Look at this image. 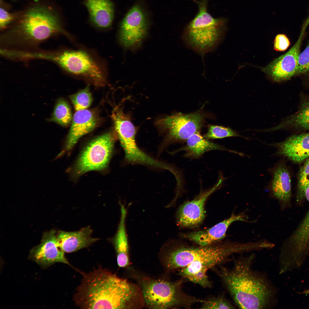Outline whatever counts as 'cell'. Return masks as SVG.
Segmentation results:
<instances>
[{
	"instance_id": "obj_22",
	"label": "cell",
	"mask_w": 309,
	"mask_h": 309,
	"mask_svg": "<svg viewBox=\"0 0 309 309\" xmlns=\"http://www.w3.org/2000/svg\"><path fill=\"white\" fill-rule=\"evenodd\" d=\"M270 191L279 201L286 202L290 199L291 193V179L289 171L283 164L276 165L271 170Z\"/></svg>"
},
{
	"instance_id": "obj_4",
	"label": "cell",
	"mask_w": 309,
	"mask_h": 309,
	"mask_svg": "<svg viewBox=\"0 0 309 309\" xmlns=\"http://www.w3.org/2000/svg\"><path fill=\"white\" fill-rule=\"evenodd\" d=\"M58 33L69 37L55 8L36 3L21 11L14 25L3 35L2 41L9 44L32 45Z\"/></svg>"
},
{
	"instance_id": "obj_21",
	"label": "cell",
	"mask_w": 309,
	"mask_h": 309,
	"mask_svg": "<svg viewBox=\"0 0 309 309\" xmlns=\"http://www.w3.org/2000/svg\"><path fill=\"white\" fill-rule=\"evenodd\" d=\"M119 204L120 219L113 241L116 254L118 265L121 268H127L130 264L128 241L126 227L127 210L122 203L120 202Z\"/></svg>"
},
{
	"instance_id": "obj_35",
	"label": "cell",
	"mask_w": 309,
	"mask_h": 309,
	"mask_svg": "<svg viewBox=\"0 0 309 309\" xmlns=\"http://www.w3.org/2000/svg\"></svg>"
},
{
	"instance_id": "obj_10",
	"label": "cell",
	"mask_w": 309,
	"mask_h": 309,
	"mask_svg": "<svg viewBox=\"0 0 309 309\" xmlns=\"http://www.w3.org/2000/svg\"><path fill=\"white\" fill-rule=\"evenodd\" d=\"M204 120L199 112L184 114L177 113L158 120L157 124L167 133L165 143L187 140L195 133L199 132Z\"/></svg>"
},
{
	"instance_id": "obj_6",
	"label": "cell",
	"mask_w": 309,
	"mask_h": 309,
	"mask_svg": "<svg viewBox=\"0 0 309 309\" xmlns=\"http://www.w3.org/2000/svg\"><path fill=\"white\" fill-rule=\"evenodd\" d=\"M35 56L54 62L68 74L88 80L96 86H102L106 84L104 64L87 50L64 49L53 53H37Z\"/></svg>"
},
{
	"instance_id": "obj_32",
	"label": "cell",
	"mask_w": 309,
	"mask_h": 309,
	"mask_svg": "<svg viewBox=\"0 0 309 309\" xmlns=\"http://www.w3.org/2000/svg\"><path fill=\"white\" fill-rule=\"evenodd\" d=\"M21 11L10 13L2 7L0 9V27L5 28L11 23L14 22L18 18Z\"/></svg>"
},
{
	"instance_id": "obj_34",
	"label": "cell",
	"mask_w": 309,
	"mask_h": 309,
	"mask_svg": "<svg viewBox=\"0 0 309 309\" xmlns=\"http://www.w3.org/2000/svg\"><path fill=\"white\" fill-rule=\"evenodd\" d=\"M303 294H309V290H306L303 292Z\"/></svg>"
},
{
	"instance_id": "obj_5",
	"label": "cell",
	"mask_w": 309,
	"mask_h": 309,
	"mask_svg": "<svg viewBox=\"0 0 309 309\" xmlns=\"http://www.w3.org/2000/svg\"><path fill=\"white\" fill-rule=\"evenodd\" d=\"M128 270L130 277L136 281L140 290L144 307L152 309L189 308L203 301L184 292L181 280L172 281L153 278L132 268Z\"/></svg>"
},
{
	"instance_id": "obj_16",
	"label": "cell",
	"mask_w": 309,
	"mask_h": 309,
	"mask_svg": "<svg viewBox=\"0 0 309 309\" xmlns=\"http://www.w3.org/2000/svg\"><path fill=\"white\" fill-rule=\"evenodd\" d=\"M270 145L276 148L277 154L296 163L309 157V133L293 135L284 141Z\"/></svg>"
},
{
	"instance_id": "obj_33",
	"label": "cell",
	"mask_w": 309,
	"mask_h": 309,
	"mask_svg": "<svg viewBox=\"0 0 309 309\" xmlns=\"http://www.w3.org/2000/svg\"><path fill=\"white\" fill-rule=\"evenodd\" d=\"M290 44V40L285 35L279 34L274 39V47L276 51L284 52L287 49Z\"/></svg>"
},
{
	"instance_id": "obj_26",
	"label": "cell",
	"mask_w": 309,
	"mask_h": 309,
	"mask_svg": "<svg viewBox=\"0 0 309 309\" xmlns=\"http://www.w3.org/2000/svg\"><path fill=\"white\" fill-rule=\"evenodd\" d=\"M72 119L70 106L67 102L62 99L58 100L50 118L51 121L64 126L68 125Z\"/></svg>"
},
{
	"instance_id": "obj_1",
	"label": "cell",
	"mask_w": 309,
	"mask_h": 309,
	"mask_svg": "<svg viewBox=\"0 0 309 309\" xmlns=\"http://www.w3.org/2000/svg\"><path fill=\"white\" fill-rule=\"evenodd\" d=\"M76 304L85 309H140L144 307L136 284L101 268L84 276L74 295Z\"/></svg>"
},
{
	"instance_id": "obj_27",
	"label": "cell",
	"mask_w": 309,
	"mask_h": 309,
	"mask_svg": "<svg viewBox=\"0 0 309 309\" xmlns=\"http://www.w3.org/2000/svg\"><path fill=\"white\" fill-rule=\"evenodd\" d=\"M70 98L76 111L86 109L90 106L92 101L89 86L71 95Z\"/></svg>"
},
{
	"instance_id": "obj_14",
	"label": "cell",
	"mask_w": 309,
	"mask_h": 309,
	"mask_svg": "<svg viewBox=\"0 0 309 309\" xmlns=\"http://www.w3.org/2000/svg\"><path fill=\"white\" fill-rule=\"evenodd\" d=\"M56 235L54 229L44 233L40 243L31 250L29 258L44 268L56 262L70 265L59 246Z\"/></svg>"
},
{
	"instance_id": "obj_18",
	"label": "cell",
	"mask_w": 309,
	"mask_h": 309,
	"mask_svg": "<svg viewBox=\"0 0 309 309\" xmlns=\"http://www.w3.org/2000/svg\"><path fill=\"white\" fill-rule=\"evenodd\" d=\"M100 120L94 110L86 109L76 111L67 136L66 149H71L80 138L98 126Z\"/></svg>"
},
{
	"instance_id": "obj_19",
	"label": "cell",
	"mask_w": 309,
	"mask_h": 309,
	"mask_svg": "<svg viewBox=\"0 0 309 309\" xmlns=\"http://www.w3.org/2000/svg\"><path fill=\"white\" fill-rule=\"evenodd\" d=\"M92 230L89 226L74 232L59 231L57 238L61 249L65 253H72L87 247L98 241L92 236Z\"/></svg>"
},
{
	"instance_id": "obj_3",
	"label": "cell",
	"mask_w": 309,
	"mask_h": 309,
	"mask_svg": "<svg viewBox=\"0 0 309 309\" xmlns=\"http://www.w3.org/2000/svg\"><path fill=\"white\" fill-rule=\"evenodd\" d=\"M250 249L248 242L219 241L207 245L193 247L171 240L163 245L158 257L165 269L170 271L180 269L196 261L213 267L229 260L234 253H248Z\"/></svg>"
},
{
	"instance_id": "obj_13",
	"label": "cell",
	"mask_w": 309,
	"mask_h": 309,
	"mask_svg": "<svg viewBox=\"0 0 309 309\" xmlns=\"http://www.w3.org/2000/svg\"><path fill=\"white\" fill-rule=\"evenodd\" d=\"M222 181L219 179L213 187L200 193L193 199L185 202L179 207L176 215L178 226L184 227H195L203 222L205 217L204 208L205 201L218 188Z\"/></svg>"
},
{
	"instance_id": "obj_29",
	"label": "cell",
	"mask_w": 309,
	"mask_h": 309,
	"mask_svg": "<svg viewBox=\"0 0 309 309\" xmlns=\"http://www.w3.org/2000/svg\"><path fill=\"white\" fill-rule=\"evenodd\" d=\"M305 160L298 176L297 197L300 200L305 197L306 191L309 186V157Z\"/></svg>"
},
{
	"instance_id": "obj_12",
	"label": "cell",
	"mask_w": 309,
	"mask_h": 309,
	"mask_svg": "<svg viewBox=\"0 0 309 309\" xmlns=\"http://www.w3.org/2000/svg\"><path fill=\"white\" fill-rule=\"evenodd\" d=\"M148 28L146 16L138 5L128 11L121 23L119 38L125 47H133L139 45L145 36Z\"/></svg>"
},
{
	"instance_id": "obj_24",
	"label": "cell",
	"mask_w": 309,
	"mask_h": 309,
	"mask_svg": "<svg viewBox=\"0 0 309 309\" xmlns=\"http://www.w3.org/2000/svg\"><path fill=\"white\" fill-rule=\"evenodd\" d=\"M181 149L185 151V157L197 158L205 152L213 150H226L241 156L244 154L242 153L228 149L220 145L213 142L203 137L199 132L194 134L187 140L185 146Z\"/></svg>"
},
{
	"instance_id": "obj_8",
	"label": "cell",
	"mask_w": 309,
	"mask_h": 309,
	"mask_svg": "<svg viewBox=\"0 0 309 309\" xmlns=\"http://www.w3.org/2000/svg\"><path fill=\"white\" fill-rule=\"evenodd\" d=\"M111 117L116 133L124 151L126 163L155 167L157 165V160L147 154L138 146L135 140L136 128L121 107H115L112 111Z\"/></svg>"
},
{
	"instance_id": "obj_23",
	"label": "cell",
	"mask_w": 309,
	"mask_h": 309,
	"mask_svg": "<svg viewBox=\"0 0 309 309\" xmlns=\"http://www.w3.org/2000/svg\"><path fill=\"white\" fill-rule=\"evenodd\" d=\"M280 130H309V99L302 101L298 110L294 113L283 119L277 125L263 131L268 132Z\"/></svg>"
},
{
	"instance_id": "obj_30",
	"label": "cell",
	"mask_w": 309,
	"mask_h": 309,
	"mask_svg": "<svg viewBox=\"0 0 309 309\" xmlns=\"http://www.w3.org/2000/svg\"><path fill=\"white\" fill-rule=\"evenodd\" d=\"M201 303V308L202 309L235 308V306L223 295L203 300Z\"/></svg>"
},
{
	"instance_id": "obj_9",
	"label": "cell",
	"mask_w": 309,
	"mask_h": 309,
	"mask_svg": "<svg viewBox=\"0 0 309 309\" xmlns=\"http://www.w3.org/2000/svg\"><path fill=\"white\" fill-rule=\"evenodd\" d=\"M115 135L113 132H108L90 141L77 161L74 169L76 173L80 175L89 171L105 168L112 154Z\"/></svg>"
},
{
	"instance_id": "obj_28",
	"label": "cell",
	"mask_w": 309,
	"mask_h": 309,
	"mask_svg": "<svg viewBox=\"0 0 309 309\" xmlns=\"http://www.w3.org/2000/svg\"><path fill=\"white\" fill-rule=\"evenodd\" d=\"M236 136L246 138L229 127L213 125L209 126L208 132L203 136L207 139Z\"/></svg>"
},
{
	"instance_id": "obj_15",
	"label": "cell",
	"mask_w": 309,
	"mask_h": 309,
	"mask_svg": "<svg viewBox=\"0 0 309 309\" xmlns=\"http://www.w3.org/2000/svg\"><path fill=\"white\" fill-rule=\"evenodd\" d=\"M237 221H247L244 213L235 214L233 213L228 218L213 226L203 230L181 234L183 238L192 241L200 246H205L219 242L226 236L227 231L233 222Z\"/></svg>"
},
{
	"instance_id": "obj_11",
	"label": "cell",
	"mask_w": 309,
	"mask_h": 309,
	"mask_svg": "<svg viewBox=\"0 0 309 309\" xmlns=\"http://www.w3.org/2000/svg\"><path fill=\"white\" fill-rule=\"evenodd\" d=\"M305 28L301 31L296 43L285 54L274 60L262 70L273 82L286 81L295 75Z\"/></svg>"
},
{
	"instance_id": "obj_17",
	"label": "cell",
	"mask_w": 309,
	"mask_h": 309,
	"mask_svg": "<svg viewBox=\"0 0 309 309\" xmlns=\"http://www.w3.org/2000/svg\"><path fill=\"white\" fill-rule=\"evenodd\" d=\"M305 197L309 202V186ZM290 240L288 245L284 246L287 255L293 262L304 261L309 252V210Z\"/></svg>"
},
{
	"instance_id": "obj_7",
	"label": "cell",
	"mask_w": 309,
	"mask_h": 309,
	"mask_svg": "<svg viewBox=\"0 0 309 309\" xmlns=\"http://www.w3.org/2000/svg\"><path fill=\"white\" fill-rule=\"evenodd\" d=\"M199 11L186 27L184 33L186 42L193 49L202 54L209 52L219 41L226 20L213 17L208 13V0L196 1Z\"/></svg>"
},
{
	"instance_id": "obj_25",
	"label": "cell",
	"mask_w": 309,
	"mask_h": 309,
	"mask_svg": "<svg viewBox=\"0 0 309 309\" xmlns=\"http://www.w3.org/2000/svg\"><path fill=\"white\" fill-rule=\"evenodd\" d=\"M212 267L206 264L194 262L181 268L179 274L184 278L204 288H210L212 284L207 273Z\"/></svg>"
},
{
	"instance_id": "obj_31",
	"label": "cell",
	"mask_w": 309,
	"mask_h": 309,
	"mask_svg": "<svg viewBox=\"0 0 309 309\" xmlns=\"http://www.w3.org/2000/svg\"><path fill=\"white\" fill-rule=\"evenodd\" d=\"M309 72V41L305 49L299 56L295 75Z\"/></svg>"
},
{
	"instance_id": "obj_2",
	"label": "cell",
	"mask_w": 309,
	"mask_h": 309,
	"mask_svg": "<svg viewBox=\"0 0 309 309\" xmlns=\"http://www.w3.org/2000/svg\"><path fill=\"white\" fill-rule=\"evenodd\" d=\"M255 255L233 258L231 269L221 267L219 274L234 303L241 309H272L277 290L265 273L254 270Z\"/></svg>"
},
{
	"instance_id": "obj_20",
	"label": "cell",
	"mask_w": 309,
	"mask_h": 309,
	"mask_svg": "<svg viewBox=\"0 0 309 309\" xmlns=\"http://www.w3.org/2000/svg\"><path fill=\"white\" fill-rule=\"evenodd\" d=\"M92 23L97 27L107 29L111 25L114 7L110 0H85Z\"/></svg>"
}]
</instances>
